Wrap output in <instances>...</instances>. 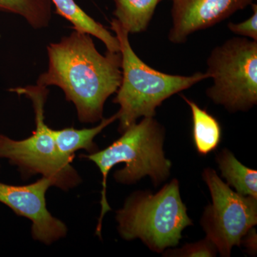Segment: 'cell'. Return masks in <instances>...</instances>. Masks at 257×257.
<instances>
[{
	"label": "cell",
	"instance_id": "6da1fadb",
	"mask_svg": "<svg viewBox=\"0 0 257 257\" xmlns=\"http://www.w3.org/2000/svg\"><path fill=\"white\" fill-rule=\"evenodd\" d=\"M47 49L48 69L40 76L37 85L61 88L66 99L75 106L81 122L102 119L106 99L121 84L120 52L101 55L90 35L76 30Z\"/></svg>",
	"mask_w": 257,
	"mask_h": 257
},
{
	"label": "cell",
	"instance_id": "8992f818",
	"mask_svg": "<svg viewBox=\"0 0 257 257\" xmlns=\"http://www.w3.org/2000/svg\"><path fill=\"white\" fill-rule=\"evenodd\" d=\"M206 73L213 79L207 95L229 112L257 104V41L233 37L211 51Z\"/></svg>",
	"mask_w": 257,
	"mask_h": 257
},
{
	"label": "cell",
	"instance_id": "2e32d148",
	"mask_svg": "<svg viewBox=\"0 0 257 257\" xmlns=\"http://www.w3.org/2000/svg\"><path fill=\"white\" fill-rule=\"evenodd\" d=\"M216 248L207 238L197 243H187L178 249L167 250L164 253L166 256L192 257L215 256Z\"/></svg>",
	"mask_w": 257,
	"mask_h": 257
},
{
	"label": "cell",
	"instance_id": "7a4b0ae2",
	"mask_svg": "<svg viewBox=\"0 0 257 257\" xmlns=\"http://www.w3.org/2000/svg\"><path fill=\"white\" fill-rule=\"evenodd\" d=\"M122 135L104 150L81 158L92 161L102 175L101 214L96 226V234L101 237L102 219L111 207L106 199V179L114 166L125 163L122 170L114 172L115 180L119 183H136L149 176L155 187L170 177L172 162L166 158L163 150L165 128L154 117H144L125 130Z\"/></svg>",
	"mask_w": 257,
	"mask_h": 257
},
{
	"label": "cell",
	"instance_id": "8fae6325",
	"mask_svg": "<svg viewBox=\"0 0 257 257\" xmlns=\"http://www.w3.org/2000/svg\"><path fill=\"white\" fill-rule=\"evenodd\" d=\"M116 119H118L117 113L106 119L103 118L100 124L94 127L82 130L72 127L59 130L52 128V135L61 155L72 162L74 153L79 150H86L89 154L98 151L97 145L94 142V138Z\"/></svg>",
	"mask_w": 257,
	"mask_h": 257
},
{
	"label": "cell",
	"instance_id": "5bb4252c",
	"mask_svg": "<svg viewBox=\"0 0 257 257\" xmlns=\"http://www.w3.org/2000/svg\"><path fill=\"white\" fill-rule=\"evenodd\" d=\"M217 162L228 185L241 195L257 198L256 170L243 165L226 149L218 155Z\"/></svg>",
	"mask_w": 257,
	"mask_h": 257
},
{
	"label": "cell",
	"instance_id": "4fadbf2b",
	"mask_svg": "<svg viewBox=\"0 0 257 257\" xmlns=\"http://www.w3.org/2000/svg\"><path fill=\"white\" fill-rule=\"evenodd\" d=\"M115 19L128 34L146 31L161 0H114Z\"/></svg>",
	"mask_w": 257,
	"mask_h": 257
},
{
	"label": "cell",
	"instance_id": "277c9868",
	"mask_svg": "<svg viewBox=\"0 0 257 257\" xmlns=\"http://www.w3.org/2000/svg\"><path fill=\"white\" fill-rule=\"evenodd\" d=\"M118 231L125 240L140 239L152 251L162 253L175 247L182 233L193 224L182 202L177 179L166 184L158 192H134L116 211Z\"/></svg>",
	"mask_w": 257,
	"mask_h": 257
},
{
	"label": "cell",
	"instance_id": "9a60e30c",
	"mask_svg": "<svg viewBox=\"0 0 257 257\" xmlns=\"http://www.w3.org/2000/svg\"><path fill=\"white\" fill-rule=\"evenodd\" d=\"M0 10L20 15L32 28H46L52 18L50 0H0Z\"/></svg>",
	"mask_w": 257,
	"mask_h": 257
},
{
	"label": "cell",
	"instance_id": "9c48e42d",
	"mask_svg": "<svg viewBox=\"0 0 257 257\" xmlns=\"http://www.w3.org/2000/svg\"><path fill=\"white\" fill-rule=\"evenodd\" d=\"M255 0H173L172 26L168 39L172 43H185L189 35L214 26Z\"/></svg>",
	"mask_w": 257,
	"mask_h": 257
},
{
	"label": "cell",
	"instance_id": "5b68a950",
	"mask_svg": "<svg viewBox=\"0 0 257 257\" xmlns=\"http://www.w3.org/2000/svg\"><path fill=\"white\" fill-rule=\"evenodd\" d=\"M11 91L28 96L33 104L36 128L30 138L15 140L0 135V158L17 166L25 176L42 175L50 179L54 187L62 190L77 187L82 182L72 162L61 155L45 122V104L49 90L41 86L18 87Z\"/></svg>",
	"mask_w": 257,
	"mask_h": 257
},
{
	"label": "cell",
	"instance_id": "30bf717a",
	"mask_svg": "<svg viewBox=\"0 0 257 257\" xmlns=\"http://www.w3.org/2000/svg\"><path fill=\"white\" fill-rule=\"evenodd\" d=\"M56 8V13L68 20L76 31L89 34L101 40L108 52H119V42L101 24L89 16L74 0H50Z\"/></svg>",
	"mask_w": 257,
	"mask_h": 257
},
{
	"label": "cell",
	"instance_id": "7c38bea8",
	"mask_svg": "<svg viewBox=\"0 0 257 257\" xmlns=\"http://www.w3.org/2000/svg\"><path fill=\"white\" fill-rule=\"evenodd\" d=\"M187 103L192 114L193 141L198 153L202 155L215 150L221 143V128L215 117L205 109L199 107L194 101L182 96Z\"/></svg>",
	"mask_w": 257,
	"mask_h": 257
},
{
	"label": "cell",
	"instance_id": "e0dca14e",
	"mask_svg": "<svg viewBox=\"0 0 257 257\" xmlns=\"http://www.w3.org/2000/svg\"><path fill=\"white\" fill-rule=\"evenodd\" d=\"M252 5L253 14L247 20L240 23H229L228 28L236 35L257 41V5Z\"/></svg>",
	"mask_w": 257,
	"mask_h": 257
},
{
	"label": "cell",
	"instance_id": "ba28073f",
	"mask_svg": "<svg viewBox=\"0 0 257 257\" xmlns=\"http://www.w3.org/2000/svg\"><path fill=\"white\" fill-rule=\"evenodd\" d=\"M50 187H54L53 182L45 177L28 185L0 182V202L17 215L30 219L32 237L47 245L65 237L67 234L66 224L47 209L45 194Z\"/></svg>",
	"mask_w": 257,
	"mask_h": 257
},
{
	"label": "cell",
	"instance_id": "52a82bcc",
	"mask_svg": "<svg viewBox=\"0 0 257 257\" xmlns=\"http://www.w3.org/2000/svg\"><path fill=\"white\" fill-rule=\"evenodd\" d=\"M202 177L212 202L205 208L201 224L206 238L221 256L229 257L232 248L239 246L248 231L257 224V198L231 190L212 169L204 170Z\"/></svg>",
	"mask_w": 257,
	"mask_h": 257
},
{
	"label": "cell",
	"instance_id": "3957f363",
	"mask_svg": "<svg viewBox=\"0 0 257 257\" xmlns=\"http://www.w3.org/2000/svg\"><path fill=\"white\" fill-rule=\"evenodd\" d=\"M111 29L119 42L121 57V84L113 101L120 106L117 112L120 133L142 116L154 117L157 108L170 96L209 78L206 72L172 75L152 68L135 53L128 32L115 18L111 20Z\"/></svg>",
	"mask_w": 257,
	"mask_h": 257
}]
</instances>
